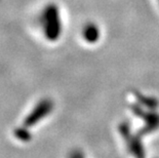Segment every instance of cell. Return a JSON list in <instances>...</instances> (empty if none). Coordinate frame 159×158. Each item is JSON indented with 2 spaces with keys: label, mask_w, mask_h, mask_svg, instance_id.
I'll return each instance as SVG.
<instances>
[{
  "label": "cell",
  "mask_w": 159,
  "mask_h": 158,
  "mask_svg": "<svg viewBox=\"0 0 159 158\" xmlns=\"http://www.w3.org/2000/svg\"><path fill=\"white\" fill-rule=\"evenodd\" d=\"M120 133H122L123 138L125 139L128 146V150L134 156V158H145V150L142 145L139 136H133L130 133V129L128 124L123 123L120 125Z\"/></svg>",
  "instance_id": "6da1fadb"
},
{
  "label": "cell",
  "mask_w": 159,
  "mask_h": 158,
  "mask_svg": "<svg viewBox=\"0 0 159 158\" xmlns=\"http://www.w3.org/2000/svg\"><path fill=\"white\" fill-rule=\"evenodd\" d=\"M45 32L49 39H57L61 33L59 13L55 6H50L45 12Z\"/></svg>",
  "instance_id": "7a4b0ae2"
},
{
  "label": "cell",
  "mask_w": 159,
  "mask_h": 158,
  "mask_svg": "<svg viewBox=\"0 0 159 158\" xmlns=\"http://www.w3.org/2000/svg\"><path fill=\"white\" fill-rule=\"evenodd\" d=\"M134 112L136 113L137 116H140L141 118L146 120V125L140 130L138 136H143V134H147L151 132H154L155 129L159 127V115L152 113H145L143 109H141L139 106L133 107Z\"/></svg>",
  "instance_id": "3957f363"
},
{
  "label": "cell",
  "mask_w": 159,
  "mask_h": 158,
  "mask_svg": "<svg viewBox=\"0 0 159 158\" xmlns=\"http://www.w3.org/2000/svg\"><path fill=\"white\" fill-rule=\"evenodd\" d=\"M52 109V103L48 100L42 101L39 105H37L36 108L33 110V112L27 117L25 124L27 126H32L37 123V121L42 119L43 117L46 116Z\"/></svg>",
  "instance_id": "277c9868"
},
{
  "label": "cell",
  "mask_w": 159,
  "mask_h": 158,
  "mask_svg": "<svg viewBox=\"0 0 159 158\" xmlns=\"http://www.w3.org/2000/svg\"><path fill=\"white\" fill-rule=\"evenodd\" d=\"M83 36L87 42L93 43L98 41V39H99V37H100L99 28L93 24L86 25V27L83 30Z\"/></svg>",
  "instance_id": "5b68a950"
},
{
  "label": "cell",
  "mask_w": 159,
  "mask_h": 158,
  "mask_svg": "<svg viewBox=\"0 0 159 158\" xmlns=\"http://www.w3.org/2000/svg\"><path fill=\"white\" fill-rule=\"evenodd\" d=\"M136 97L137 99L140 101V103L142 105H144L145 107H148V108H151V109H155L157 108L158 106V102L153 97H144L142 96L141 93H136Z\"/></svg>",
  "instance_id": "8992f818"
},
{
  "label": "cell",
  "mask_w": 159,
  "mask_h": 158,
  "mask_svg": "<svg viewBox=\"0 0 159 158\" xmlns=\"http://www.w3.org/2000/svg\"><path fill=\"white\" fill-rule=\"evenodd\" d=\"M72 158H83V155L81 153H79V152H77V153H74L73 154Z\"/></svg>",
  "instance_id": "52a82bcc"
}]
</instances>
